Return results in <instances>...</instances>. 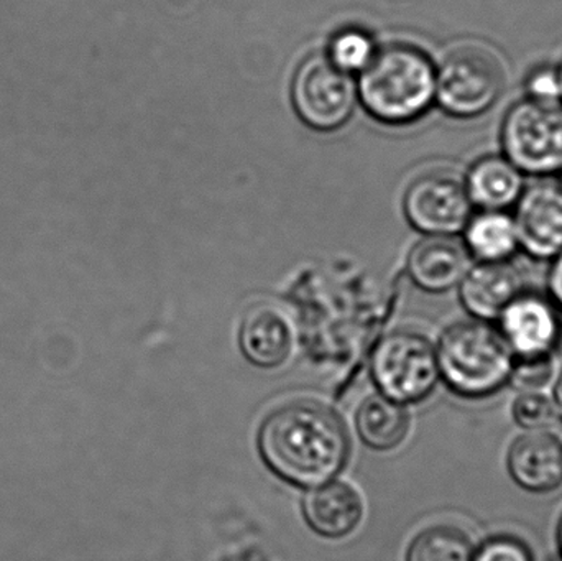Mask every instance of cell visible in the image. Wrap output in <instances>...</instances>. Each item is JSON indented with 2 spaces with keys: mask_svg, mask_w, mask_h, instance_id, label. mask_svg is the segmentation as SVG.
<instances>
[{
  "mask_svg": "<svg viewBox=\"0 0 562 561\" xmlns=\"http://www.w3.org/2000/svg\"><path fill=\"white\" fill-rule=\"evenodd\" d=\"M349 437L339 418L317 404L286 405L273 412L259 434L267 467L297 487H319L344 470Z\"/></svg>",
  "mask_w": 562,
  "mask_h": 561,
  "instance_id": "6da1fadb",
  "label": "cell"
},
{
  "mask_svg": "<svg viewBox=\"0 0 562 561\" xmlns=\"http://www.w3.org/2000/svg\"><path fill=\"white\" fill-rule=\"evenodd\" d=\"M357 94L376 121L412 124L428 114L436 102L435 63L416 46H385L360 71Z\"/></svg>",
  "mask_w": 562,
  "mask_h": 561,
  "instance_id": "7a4b0ae2",
  "label": "cell"
},
{
  "mask_svg": "<svg viewBox=\"0 0 562 561\" xmlns=\"http://www.w3.org/2000/svg\"><path fill=\"white\" fill-rule=\"evenodd\" d=\"M439 374L465 399L491 397L510 381L514 355L498 329L487 322L458 323L439 341Z\"/></svg>",
  "mask_w": 562,
  "mask_h": 561,
  "instance_id": "3957f363",
  "label": "cell"
},
{
  "mask_svg": "<svg viewBox=\"0 0 562 561\" xmlns=\"http://www.w3.org/2000/svg\"><path fill=\"white\" fill-rule=\"evenodd\" d=\"M502 150L524 175L551 177L562 170V102L521 99L502 122Z\"/></svg>",
  "mask_w": 562,
  "mask_h": 561,
  "instance_id": "277c9868",
  "label": "cell"
},
{
  "mask_svg": "<svg viewBox=\"0 0 562 561\" xmlns=\"http://www.w3.org/2000/svg\"><path fill=\"white\" fill-rule=\"evenodd\" d=\"M504 89L502 63L479 46L454 49L436 68V102L451 117H481L497 104Z\"/></svg>",
  "mask_w": 562,
  "mask_h": 561,
  "instance_id": "5b68a950",
  "label": "cell"
},
{
  "mask_svg": "<svg viewBox=\"0 0 562 561\" xmlns=\"http://www.w3.org/2000/svg\"><path fill=\"white\" fill-rule=\"evenodd\" d=\"M370 371L383 397L396 404L425 401L441 375L431 343L413 332L385 336L373 351Z\"/></svg>",
  "mask_w": 562,
  "mask_h": 561,
  "instance_id": "8992f818",
  "label": "cell"
},
{
  "mask_svg": "<svg viewBox=\"0 0 562 561\" xmlns=\"http://www.w3.org/2000/svg\"><path fill=\"white\" fill-rule=\"evenodd\" d=\"M291 99L304 124L317 131H334L352 115L357 86L350 72L327 56H311L294 75Z\"/></svg>",
  "mask_w": 562,
  "mask_h": 561,
  "instance_id": "52a82bcc",
  "label": "cell"
},
{
  "mask_svg": "<svg viewBox=\"0 0 562 561\" xmlns=\"http://www.w3.org/2000/svg\"><path fill=\"white\" fill-rule=\"evenodd\" d=\"M472 203L464 180L449 171H429L409 184L405 214L415 229L428 236L462 233L472 216Z\"/></svg>",
  "mask_w": 562,
  "mask_h": 561,
  "instance_id": "ba28073f",
  "label": "cell"
},
{
  "mask_svg": "<svg viewBox=\"0 0 562 561\" xmlns=\"http://www.w3.org/2000/svg\"><path fill=\"white\" fill-rule=\"evenodd\" d=\"M497 322L514 358H547L560 346L561 310L550 296L524 290Z\"/></svg>",
  "mask_w": 562,
  "mask_h": 561,
  "instance_id": "9c48e42d",
  "label": "cell"
},
{
  "mask_svg": "<svg viewBox=\"0 0 562 561\" xmlns=\"http://www.w3.org/2000/svg\"><path fill=\"white\" fill-rule=\"evenodd\" d=\"M520 249L537 260H553L562 253V187L540 181L525 188L515 204Z\"/></svg>",
  "mask_w": 562,
  "mask_h": 561,
  "instance_id": "30bf717a",
  "label": "cell"
},
{
  "mask_svg": "<svg viewBox=\"0 0 562 561\" xmlns=\"http://www.w3.org/2000/svg\"><path fill=\"white\" fill-rule=\"evenodd\" d=\"M525 287L524 273L508 262H477L469 267L459 283L462 305L481 322H497L504 310L520 295Z\"/></svg>",
  "mask_w": 562,
  "mask_h": 561,
  "instance_id": "8fae6325",
  "label": "cell"
},
{
  "mask_svg": "<svg viewBox=\"0 0 562 561\" xmlns=\"http://www.w3.org/2000/svg\"><path fill=\"white\" fill-rule=\"evenodd\" d=\"M508 471L518 486L531 493H548L562 484V444L547 431H530L514 441L508 451Z\"/></svg>",
  "mask_w": 562,
  "mask_h": 561,
  "instance_id": "7c38bea8",
  "label": "cell"
},
{
  "mask_svg": "<svg viewBox=\"0 0 562 561\" xmlns=\"http://www.w3.org/2000/svg\"><path fill=\"white\" fill-rule=\"evenodd\" d=\"M469 259L464 244L451 236H428L409 253V277L426 292H449L464 279Z\"/></svg>",
  "mask_w": 562,
  "mask_h": 561,
  "instance_id": "4fadbf2b",
  "label": "cell"
},
{
  "mask_svg": "<svg viewBox=\"0 0 562 561\" xmlns=\"http://www.w3.org/2000/svg\"><path fill=\"white\" fill-rule=\"evenodd\" d=\"M240 348L252 364L279 368L291 355L293 332L286 316L276 306H254L244 316L239 333Z\"/></svg>",
  "mask_w": 562,
  "mask_h": 561,
  "instance_id": "5bb4252c",
  "label": "cell"
},
{
  "mask_svg": "<svg viewBox=\"0 0 562 561\" xmlns=\"http://www.w3.org/2000/svg\"><path fill=\"white\" fill-rule=\"evenodd\" d=\"M525 175L505 155H485L469 168L465 191L472 206L484 211H507L525 190Z\"/></svg>",
  "mask_w": 562,
  "mask_h": 561,
  "instance_id": "9a60e30c",
  "label": "cell"
},
{
  "mask_svg": "<svg viewBox=\"0 0 562 561\" xmlns=\"http://www.w3.org/2000/svg\"><path fill=\"white\" fill-rule=\"evenodd\" d=\"M303 514L314 532L326 539H342L362 520V500L349 484H323L304 497Z\"/></svg>",
  "mask_w": 562,
  "mask_h": 561,
  "instance_id": "2e32d148",
  "label": "cell"
},
{
  "mask_svg": "<svg viewBox=\"0 0 562 561\" xmlns=\"http://www.w3.org/2000/svg\"><path fill=\"white\" fill-rule=\"evenodd\" d=\"M464 247L477 262H508L520 249L517 224L507 211H479L465 224Z\"/></svg>",
  "mask_w": 562,
  "mask_h": 561,
  "instance_id": "e0dca14e",
  "label": "cell"
},
{
  "mask_svg": "<svg viewBox=\"0 0 562 561\" xmlns=\"http://www.w3.org/2000/svg\"><path fill=\"white\" fill-rule=\"evenodd\" d=\"M356 425L367 447L386 451L393 450L405 440L408 435L409 418L402 405L375 395L360 405Z\"/></svg>",
  "mask_w": 562,
  "mask_h": 561,
  "instance_id": "ac0fdd59",
  "label": "cell"
},
{
  "mask_svg": "<svg viewBox=\"0 0 562 561\" xmlns=\"http://www.w3.org/2000/svg\"><path fill=\"white\" fill-rule=\"evenodd\" d=\"M474 546L456 527H431L419 534L408 550V561H472Z\"/></svg>",
  "mask_w": 562,
  "mask_h": 561,
  "instance_id": "d6986e66",
  "label": "cell"
},
{
  "mask_svg": "<svg viewBox=\"0 0 562 561\" xmlns=\"http://www.w3.org/2000/svg\"><path fill=\"white\" fill-rule=\"evenodd\" d=\"M375 53V43H373L372 36L366 30L350 26V29L340 30L330 40L327 58L344 71L352 75V72L362 71Z\"/></svg>",
  "mask_w": 562,
  "mask_h": 561,
  "instance_id": "ffe728a7",
  "label": "cell"
},
{
  "mask_svg": "<svg viewBox=\"0 0 562 561\" xmlns=\"http://www.w3.org/2000/svg\"><path fill=\"white\" fill-rule=\"evenodd\" d=\"M514 418L521 428L541 431L557 422L558 408L547 395L540 392H525L514 404Z\"/></svg>",
  "mask_w": 562,
  "mask_h": 561,
  "instance_id": "44dd1931",
  "label": "cell"
},
{
  "mask_svg": "<svg viewBox=\"0 0 562 561\" xmlns=\"http://www.w3.org/2000/svg\"><path fill=\"white\" fill-rule=\"evenodd\" d=\"M553 358H517L512 368L510 382L525 392L544 388L553 378Z\"/></svg>",
  "mask_w": 562,
  "mask_h": 561,
  "instance_id": "7402d4cb",
  "label": "cell"
},
{
  "mask_svg": "<svg viewBox=\"0 0 562 561\" xmlns=\"http://www.w3.org/2000/svg\"><path fill=\"white\" fill-rule=\"evenodd\" d=\"M472 561H535L530 547L517 537H492L474 552Z\"/></svg>",
  "mask_w": 562,
  "mask_h": 561,
  "instance_id": "603a6c76",
  "label": "cell"
},
{
  "mask_svg": "<svg viewBox=\"0 0 562 561\" xmlns=\"http://www.w3.org/2000/svg\"><path fill=\"white\" fill-rule=\"evenodd\" d=\"M525 98L541 102H561L557 66L538 65L530 69L525 79Z\"/></svg>",
  "mask_w": 562,
  "mask_h": 561,
  "instance_id": "cb8c5ba5",
  "label": "cell"
},
{
  "mask_svg": "<svg viewBox=\"0 0 562 561\" xmlns=\"http://www.w3.org/2000/svg\"><path fill=\"white\" fill-rule=\"evenodd\" d=\"M548 292H550V299L562 312V253L554 257L553 266L548 273Z\"/></svg>",
  "mask_w": 562,
  "mask_h": 561,
  "instance_id": "d4e9b609",
  "label": "cell"
},
{
  "mask_svg": "<svg viewBox=\"0 0 562 561\" xmlns=\"http://www.w3.org/2000/svg\"><path fill=\"white\" fill-rule=\"evenodd\" d=\"M554 399H557V404L554 405H557L558 412H560L562 417V374L560 381H558L557 391H554Z\"/></svg>",
  "mask_w": 562,
  "mask_h": 561,
  "instance_id": "484cf974",
  "label": "cell"
},
{
  "mask_svg": "<svg viewBox=\"0 0 562 561\" xmlns=\"http://www.w3.org/2000/svg\"><path fill=\"white\" fill-rule=\"evenodd\" d=\"M558 543H560V550L562 556V517L560 520V526H558Z\"/></svg>",
  "mask_w": 562,
  "mask_h": 561,
  "instance_id": "4316f807",
  "label": "cell"
},
{
  "mask_svg": "<svg viewBox=\"0 0 562 561\" xmlns=\"http://www.w3.org/2000/svg\"><path fill=\"white\" fill-rule=\"evenodd\" d=\"M558 76H560V86H561V102H562V58L560 65L557 66Z\"/></svg>",
  "mask_w": 562,
  "mask_h": 561,
  "instance_id": "83f0119b",
  "label": "cell"
},
{
  "mask_svg": "<svg viewBox=\"0 0 562 561\" xmlns=\"http://www.w3.org/2000/svg\"><path fill=\"white\" fill-rule=\"evenodd\" d=\"M560 173H561V183H560V184H561V187H562V170L560 171Z\"/></svg>",
  "mask_w": 562,
  "mask_h": 561,
  "instance_id": "f1b7e54d",
  "label": "cell"
},
{
  "mask_svg": "<svg viewBox=\"0 0 562 561\" xmlns=\"http://www.w3.org/2000/svg\"><path fill=\"white\" fill-rule=\"evenodd\" d=\"M562 561V560H561Z\"/></svg>",
  "mask_w": 562,
  "mask_h": 561,
  "instance_id": "f546056e",
  "label": "cell"
}]
</instances>
